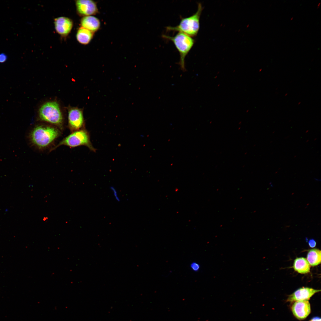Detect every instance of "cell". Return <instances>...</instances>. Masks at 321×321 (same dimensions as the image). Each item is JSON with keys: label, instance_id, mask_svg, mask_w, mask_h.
I'll return each instance as SVG.
<instances>
[{"label": "cell", "instance_id": "18", "mask_svg": "<svg viewBox=\"0 0 321 321\" xmlns=\"http://www.w3.org/2000/svg\"><path fill=\"white\" fill-rule=\"evenodd\" d=\"M308 243L310 247L313 248L315 247L316 245V242L315 240L311 239L309 240Z\"/></svg>", "mask_w": 321, "mask_h": 321}, {"label": "cell", "instance_id": "16", "mask_svg": "<svg viewBox=\"0 0 321 321\" xmlns=\"http://www.w3.org/2000/svg\"><path fill=\"white\" fill-rule=\"evenodd\" d=\"M110 189L113 192V194L115 199L117 202H120V199L118 196V194L117 190H116L115 188H114V187L111 186L110 187Z\"/></svg>", "mask_w": 321, "mask_h": 321}, {"label": "cell", "instance_id": "6", "mask_svg": "<svg viewBox=\"0 0 321 321\" xmlns=\"http://www.w3.org/2000/svg\"><path fill=\"white\" fill-rule=\"evenodd\" d=\"M78 14L83 17L93 15L98 12L97 4L92 0H78L75 1Z\"/></svg>", "mask_w": 321, "mask_h": 321}, {"label": "cell", "instance_id": "2", "mask_svg": "<svg viewBox=\"0 0 321 321\" xmlns=\"http://www.w3.org/2000/svg\"><path fill=\"white\" fill-rule=\"evenodd\" d=\"M202 10V5L199 3L196 13L182 18L179 24L176 26L167 27V31L182 32L191 37L196 36L199 29V18Z\"/></svg>", "mask_w": 321, "mask_h": 321}, {"label": "cell", "instance_id": "1", "mask_svg": "<svg viewBox=\"0 0 321 321\" xmlns=\"http://www.w3.org/2000/svg\"><path fill=\"white\" fill-rule=\"evenodd\" d=\"M60 133L59 130L54 127L41 125L33 128L29 134V138L34 145L39 149H43L49 146Z\"/></svg>", "mask_w": 321, "mask_h": 321}, {"label": "cell", "instance_id": "5", "mask_svg": "<svg viewBox=\"0 0 321 321\" xmlns=\"http://www.w3.org/2000/svg\"><path fill=\"white\" fill-rule=\"evenodd\" d=\"M62 145L70 147L84 145L87 147L91 150H94L91 144L88 133L84 130H79L72 132L61 141L51 150Z\"/></svg>", "mask_w": 321, "mask_h": 321}, {"label": "cell", "instance_id": "12", "mask_svg": "<svg viewBox=\"0 0 321 321\" xmlns=\"http://www.w3.org/2000/svg\"><path fill=\"white\" fill-rule=\"evenodd\" d=\"M94 32L82 27L78 29L76 34L77 41L80 43L86 45L88 44L92 39Z\"/></svg>", "mask_w": 321, "mask_h": 321}, {"label": "cell", "instance_id": "10", "mask_svg": "<svg viewBox=\"0 0 321 321\" xmlns=\"http://www.w3.org/2000/svg\"><path fill=\"white\" fill-rule=\"evenodd\" d=\"M55 29L57 33L62 37H67L70 33L73 26L72 20L65 17H60L54 19Z\"/></svg>", "mask_w": 321, "mask_h": 321}, {"label": "cell", "instance_id": "21", "mask_svg": "<svg viewBox=\"0 0 321 321\" xmlns=\"http://www.w3.org/2000/svg\"><path fill=\"white\" fill-rule=\"evenodd\" d=\"M293 17H291V18H290V20H292V19H293Z\"/></svg>", "mask_w": 321, "mask_h": 321}, {"label": "cell", "instance_id": "8", "mask_svg": "<svg viewBox=\"0 0 321 321\" xmlns=\"http://www.w3.org/2000/svg\"><path fill=\"white\" fill-rule=\"evenodd\" d=\"M291 310L295 317L300 320L305 319L311 312L310 303L308 300H300L294 302Z\"/></svg>", "mask_w": 321, "mask_h": 321}, {"label": "cell", "instance_id": "19", "mask_svg": "<svg viewBox=\"0 0 321 321\" xmlns=\"http://www.w3.org/2000/svg\"><path fill=\"white\" fill-rule=\"evenodd\" d=\"M309 321H321V318L318 317H313Z\"/></svg>", "mask_w": 321, "mask_h": 321}, {"label": "cell", "instance_id": "9", "mask_svg": "<svg viewBox=\"0 0 321 321\" xmlns=\"http://www.w3.org/2000/svg\"><path fill=\"white\" fill-rule=\"evenodd\" d=\"M320 291L311 288L303 287L300 288L288 296L287 301L291 303L304 300H308L316 293Z\"/></svg>", "mask_w": 321, "mask_h": 321}, {"label": "cell", "instance_id": "4", "mask_svg": "<svg viewBox=\"0 0 321 321\" xmlns=\"http://www.w3.org/2000/svg\"><path fill=\"white\" fill-rule=\"evenodd\" d=\"M39 116L41 120L62 128L63 117L56 102L50 101L44 104L39 109Z\"/></svg>", "mask_w": 321, "mask_h": 321}, {"label": "cell", "instance_id": "3", "mask_svg": "<svg viewBox=\"0 0 321 321\" xmlns=\"http://www.w3.org/2000/svg\"><path fill=\"white\" fill-rule=\"evenodd\" d=\"M163 37L174 43L180 54L179 64L181 69L183 72L186 71L185 58L194 45V40L191 37L181 32H179L174 36L163 35Z\"/></svg>", "mask_w": 321, "mask_h": 321}, {"label": "cell", "instance_id": "20", "mask_svg": "<svg viewBox=\"0 0 321 321\" xmlns=\"http://www.w3.org/2000/svg\"><path fill=\"white\" fill-rule=\"evenodd\" d=\"M320 4H321L320 2H319V3H318V4H317V8H319V7H320Z\"/></svg>", "mask_w": 321, "mask_h": 321}, {"label": "cell", "instance_id": "7", "mask_svg": "<svg viewBox=\"0 0 321 321\" xmlns=\"http://www.w3.org/2000/svg\"><path fill=\"white\" fill-rule=\"evenodd\" d=\"M68 122L69 128L73 132L79 130L83 125L84 120L82 111L76 108L69 110Z\"/></svg>", "mask_w": 321, "mask_h": 321}, {"label": "cell", "instance_id": "17", "mask_svg": "<svg viewBox=\"0 0 321 321\" xmlns=\"http://www.w3.org/2000/svg\"><path fill=\"white\" fill-rule=\"evenodd\" d=\"M7 59V55L4 53L0 54V63H3L5 62Z\"/></svg>", "mask_w": 321, "mask_h": 321}, {"label": "cell", "instance_id": "13", "mask_svg": "<svg viewBox=\"0 0 321 321\" xmlns=\"http://www.w3.org/2000/svg\"><path fill=\"white\" fill-rule=\"evenodd\" d=\"M292 268L298 273L305 274L310 272V265L305 258L297 257L294 260Z\"/></svg>", "mask_w": 321, "mask_h": 321}, {"label": "cell", "instance_id": "15", "mask_svg": "<svg viewBox=\"0 0 321 321\" xmlns=\"http://www.w3.org/2000/svg\"><path fill=\"white\" fill-rule=\"evenodd\" d=\"M191 268L194 271L196 272L199 271L200 268V265L197 263L193 262L190 264Z\"/></svg>", "mask_w": 321, "mask_h": 321}, {"label": "cell", "instance_id": "14", "mask_svg": "<svg viewBox=\"0 0 321 321\" xmlns=\"http://www.w3.org/2000/svg\"><path fill=\"white\" fill-rule=\"evenodd\" d=\"M321 251L317 248L309 250L307 254L306 260L312 267L316 266L321 262Z\"/></svg>", "mask_w": 321, "mask_h": 321}, {"label": "cell", "instance_id": "11", "mask_svg": "<svg viewBox=\"0 0 321 321\" xmlns=\"http://www.w3.org/2000/svg\"><path fill=\"white\" fill-rule=\"evenodd\" d=\"M81 27L94 33L98 31L100 26V20L93 15L83 17L80 21Z\"/></svg>", "mask_w": 321, "mask_h": 321}]
</instances>
